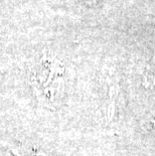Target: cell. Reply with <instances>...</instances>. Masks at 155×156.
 <instances>
[{
    "mask_svg": "<svg viewBox=\"0 0 155 156\" xmlns=\"http://www.w3.org/2000/svg\"><path fill=\"white\" fill-rule=\"evenodd\" d=\"M13 152H14L15 156H47L39 149L26 145L14 148Z\"/></svg>",
    "mask_w": 155,
    "mask_h": 156,
    "instance_id": "cell-2",
    "label": "cell"
},
{
    "mask_svg": "<svg viewBox=\"0 0 155 156\" xmlns=\"http://www.w3.org/2000/svg\"><path fill=\"white\" fill-rule=\"evenodd\" d=\"M62 67L55 58L44 56L36 66L31 82L41 97L48 101H54L60 92L58 83L62 77Z\"/></svg>",
    "mask_w": 155,
    "mask_h": 156,
    "instance_id": "cell-1",
    "label": "cell"
}]
</instances>
